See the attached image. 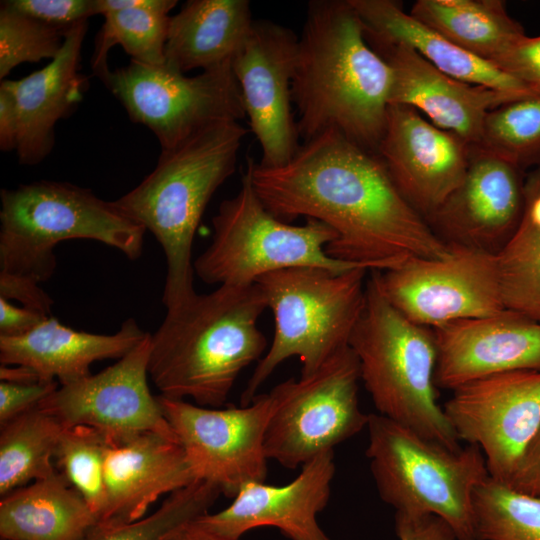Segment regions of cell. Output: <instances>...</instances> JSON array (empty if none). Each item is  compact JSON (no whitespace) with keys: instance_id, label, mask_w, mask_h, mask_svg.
Instances as JSON below:
<instances>
[{"instance_id":"obj_1","label":"cell","mask_w":540,"mask_h":540,"mask_svg":"<svg viewBox=\"0 0 540 540\" xmlns=\"http://www.w3.org/2000/svg\"><path fill=\"white\" fill-rule=\"evenodd\" d=\"M267 209L290 221L300 216L328 225L333 259L384 271L412 258H442L445 243L400 193L378 154L335 130L303 142L286 164L247 161Z\"/></svg>"},{"instance_id":"obj_2","label":"cell","mask_w":540,"mask_h":540,"mask_svg":"<svg viewBox=\"0 0 540 540\" xmlns=\"http://www.w3.org/2000/svg\"><path fill=\"white\" fill-rule=\"evenodd\" d=\"M392 69L368 43L349 0H312L298 41L292 101L300 139L335 130L377 154Z\"/></svg>"},{"instance_id":"obj_3","label":"cell","mask_w":540,"mask_h":540,"mask_svg":"<svg viewBox=\"0 0 540 540\" xmlns=\"http://www.w3.org/2000/svg\"><path fill=\"white\" fill-rule=\"evenodd\" d=\"M266 308L255 283L220 285L167 310L151 334L148 364L161 395L221 407L239 374L264 355L267 340L258 320Z\"/></svg>"},{"instance_id":"obj_4","label":"cell","mask_w":540,"mask_h":540,"mask_svg":"<svg viewBox=\"0 0 540 540\" xmlns=\"http://www.w3.org/2000/svg\"><path fill=\"white\" fill-rule=\"evenodd\" d=\"M247 130L238 121L212 124L169 150L132 190L113 201L150 231L167 265L162 302L172 310L193 297V240L216 192L235 171Z\"/></svg>"},{"instance_id":"obj_5","label":"cell","mask_w":540,"mask_h":540,"mask_svg":"<svg viewBox=\"0 0 540 540\" xmlns=\"http://www.w3.org/2000/svg\"><path fill=\"white\" fill-rule=\"evenodd\" d=\"M0 200V274L47 281L56 246L72 239L103 243L130 260L142 254L146 230L91 189L40 180L3 188Z\"/></svg>"},{"instance_id":"obj_6","label":"cell","mask_w":540,"mask_h":540,"mask_svg":"<svg viewBox=\"0 0 540 540\" xmlns=\"http://www.w3.org/2000/svg\"><path fill=\"white\" fill-rule=\"evenodd\" d=\"M360 379L379 414L449 449L460 440L437 402V345L433 330L415 323L366 283L362 314L349 340Z\"/></svg>"},{"instance_id":"obj_7","label":"cell","mask_w":540,"mask_h":540,"mask_svg":"<svg viewBox=\"0 0 540 540\" xmlns=\"http://www.w3.org/2000/svg\"><path fill=\"white\" fill-rule=\"evenodd\" d=\"M368 271L292 267L256 281L273 314L274 335L241 394L242 406L285 360L297 357L301 376H309L349 346L365 305Z\"/></svg>"},{"instance_id":"obj_8","label":"cell","mask_w":540,"mask_h":540,"mask_svg":"<svg viewBox=\"0 0 540 540\" xmlns=\"http://www.w3.org/2000/svg\"><path fill=\"white\" fill-rule=\"evenodd\" d=\"M366 456L379 496L396 514L435 515L456 540H477L472 495L489 476L481 449L453 450L381 414H369Z\"/></svg>"},{"instance_id":"obj_9","label":"cell","mask_w":540,"mask_h":540,"mask_svg":"<svg viewBox=\"0 0 540 540\" xmlns=\"http://www.w3.org/2000/svg\"><path fill=\"white\" fill-rule=\"evenodd\" d=\"M212 226L211 243L194 261V271L208 284L249 286L268 273L292 267L368 269L326 253V246L336 239L328 225L314 219L292 225L271 213L247 168L239 191L220 203Z\"/></svg>"},{"instance_id":"obj_10","label":"cell","mask_w":540,"mask_h":540,"mask_svg":"<svg viewBox=\"0 0 540 540\" xmlns=\"http://www.w3.org/2000/svg\"><path fill=\"white\" fill-rule=\"evenodd\" d=\"M360 380L357 357L347 346L315 373L276 385L264 440L267 459L294 469L367 427Z\"/></svg>"},{"instance_id":"obj_11","label":"cell","mask_w":540,"mask_h":540,"mask_svg":"<svg viewBox=\"0 0 540 540\" xmlns=\"http://www.w3.org/2000/svg\"><path fill=\"white\" fill-rule=\"evenodd\" d=\"M130 119L149 128L161 150L174 148L218 122L239 121L245 110L231 61L186 76L164 65L131 60L97 75Z\"/></svg>"},{"instance_id":"obj_12","label":"cell","mask_w":540,"mask_h":540,"mask_svg":"<svg viewBox=\"0 0 540 540\" xmlns=\"http://www.w3.org/2000/svg\"><path fill=\"white\" fill-rule=\"evenodd\" d=\"M448 245L442 258H412L389 270H372L385 298L410 320L432 329L506 310L496 253Z\"/></svg>"},{"instance_id":"obj_13","label":"cell","mask_w":540,"mask_h":540,"mask_svg":"<svg viewBox=\"0 0 540 540\" xmlns=\"http://www.w3.org/2000/svg\"><path fill=\"white\" fill-rule=\"evenodd\" d=\"M157 397L195 480L210 482L232 498L248 483L265 482L264 440L274 408L270 393L228 408Z\"/></svg>"},{"instance_id":"obj_14","label":"cell","mask_w":540,"mask_h":540,"mask_svg":"<svg viewBox=\"0 0 540 540\" xmlns=\"http://www.w3.org/2000/svg\"><path fill=\"white\" fill-rule=\"evenodd\" d=\"M443 409L459 440L478 446L506 483L540 428V371L496 373L456 388Z\"/></svg>"},{"instance_id":"obj_15","label":"cell","mask_w":540,"mask_h":540,"mask_svg":"<svg viewBox=\"0 0 540 540\" xmlns=\"http://www.w3.org/2000/svg\"><path fill=\"white\" fill-rule=\"evenodd\" d=\"M299 37L269 20H254L231 59L251 132L261 147L260 165L290 161L301 144L293 113L292 80Z\"/></svg>"},{"instance_id":"obj_16","label":"cell","mask_w":540,"mask_h":540,"mask_svg":"<svg viewBox=\"0 0 540 540\" xmlns=\"http://www.w3.org/2000/svg\"><path fill=\"white\" fill-rule=\"evenodd\" d=\"M151 334L116 363L77 381L60 385L40 406L66 427L83 425L107 441L146 432L175 435L158 397L148 386Z\"/></svg>"},{"instance_id":"obj_17","label":"cell","mask_w":540,"mask_h":540,"mask_svg":"<svg viewBox=\"0 0 540 540\" xmlns=\"http://www.w3.org/2000/svg\"><path fill=\"white\" fill-rule=\"evenodd\" d=\"M471 146L416 109L390 105L377 154L403 197L427 220L462 182Z\"/></svg>"},{"instance_id":"obj_18","label":"cell","mask_w":540,"mask_h":540,"mask_svg":"<svg viewBox=\"0 0 540 540\" xmlns=\"http://www.w3.org/2000/svg\"><path fill=\"white\" fill-rule=\"evenodd\" d=\"M525 177L523 170L472 144L462 182L426 221L447 244L497 253L522 220Z\"/></svg>"},{"instance_id":"obj_19","label":"cell","mask_w":540,"mask_h":540,"mask_svg":"<svg viewBox=\"0 0 540 540\" xmlns=\"http://www.w3.org/2000/svg\"><path fill=\"white\" fill-rule=\"evenodd\" d=\"M301 472L282 486L251 482L244 485L225 509L198 517L207 529L240 540L258 527L278 528L291 540H330L317 523L327 505L335 474L334 452L329 450L301 466Z\"/></svg>"},{"instance_id":"obj_20","label":"cell","mask_w":540,"mask_h":540,"mask_svg":"<svg viewBox=\"0 0 540 540\" xmlns=\"http://www.w3.org/2000/svg\"><path fill=\"white\" fill-rule=\"evenodd\" d=\"M435 384L451 389L484 376L540 371V323L510 310L432 329Z\"/></svg>"},{"instance_id":"obj_21","label":"cell","mask_w":540,"mask_h":540,"mask_svg":"<svg viewBox=\"0 0 540 540\" xmlns=\"http://www.w3.org/2000/svg\"><path fill=\"white\" fill-rule=\"evenodd\" d=\"M372 48L392 69L390 105L421 111L431 123L470 144L480 142L489 111L523 98L456 79L403 44Z\"/></svg>"},{"instance_id":"obj_22","label":"cell","mask_w":540,"mask_h":540,"mask_svg":"<svg viewBox=\"0 0 540 540\" xmlns=\"http://www.w3.org/2000/svg\"><path fill=\"white\" fill-rule=\"evenodd\" d=\"M104 481L106 504L98 524L139 520L161 496L195 478L175 435L146 432L106 440Z\"/></svg>"},{"instance_id":"obj_23","label":"cell","mask_w":540,"mask_h":540,"mask_svg":"<svg viewBox=\"0 0 540 540\" xmlns=\"http://www.w3.org/2000/svg\"><path fill=\"white\" fill-rule=\"evenodd\" d=\"M87 27L83 21L70 28L59 54L42 69L19 80L1 81L15 99L19 121L16 152L22 165H36L50 154L56 123L83 100L88 79L80 71V59Z\"/></svg>"},{"instance_id":"obj_24","label":"cell","mask_w":540,"mask_h":540,"mask_svg":"<svg viewBox=\"0 0 540 540\" xmlns=\"http://www.w3.org/2000/svg\"><path fill=\"white\" fill-rule=\"evenodd\" d=\"M147 335L134 318L113 334L77 331L49 316L29 333L0 336V362L33 369L41 381L65 385L89 376L92 363L120 359Z\"/></svg>"},{"instance_id":"obj_25","label":"cell","mask_w":540,"mask_h":540,"mask_svg":"<svg viewBox=\"0 0 540 540\" xmlns=\"http://www.w3.org/2000/svg\"><path fill=\"white\" fill-rule=\"evenodd\" d=\"M372 47L406 45L442 72L471 84L520 97L535 95L492 63L459 48L403 10L396 0H349Z\"/></svg>"},{"instance_id":"obj_26","label":"cell","mask_w":540,"mask_h":540,"mask_svg":"<svg viewBox=\"0 0 540 540\" xmlns=\"http://www.w3.org/2000/svg\"><path fill=\"white\" fill-rule=\"evenodd\" d=\"M254 20L248 0H190L170 18L165 65L180 73L231 61Z\"/></svg>"},{"instance_id":"obj_27","label":"cell","mask_w":540,"mask_h":540,"mask_svg":"<svg viewBox=\"0 0 540 540\" xmlns=\"http://www.w3.org/2000/svg\"><path fill=\"white\" fill-rule=\"evenodd\" d=\"M97 519L59 471L1 497V540H85Z\"/></svg>"},{"instance_id":"obj_28","label":"cell","mask_w":540,"mask_h":540,"mask_svg":"<svg viewBox=\"0 0 540 540\" xmlns=\"http://www.w3.org/2000/svg\"><path fill=\"white\" fill-rule=\"evenodd\" d=\"M409 13L459 48L490 63L526 35L502 0H418Z\"/></svg>"},{"instance_id":"obj_29","label":"cell","mask_w":540,"mask_h":540,"mask_svg":"<svg viewBox=\"0 0 540 540\" xmlns=\"http://www.w3.org/2000/svg\"><path fill=\"white\" fill-rule=\"evenodd\" d=\"M176 4V0H97L98 14L105 21L91 60L94 74L109 68L108 53L114 45H120L133 61L164 65L168 14Z\"/></svg>"},{"instance_id":"obj_30","label":"cell","mask_w":540,"mask_h":540,"mask_svg":"<svg viewBox=\"0 0 540 540\" xmlns=\"http://www.w3.org/2000/svg\"><path fill=\"white\" fill-rule=\"evenodd\" d=\"M66 427L40 405L1 425L0 495L55 474L52 459Z\"/></svg>"},{"instance_id":"obj_31","label":"cell","mask_w":540,"mask_h":540,"mask_svg":"<svg viewBox=\"0 0 540 540\" xmlns=\"http://www.w3.org/2000/svg\"><path fill=\"white\" fill-rule=\"evenodd\" d=\"M477 540H540V497L488 476L472 495Z\"/></svg>"},{"instance_id":"obj_32","label":"cell","mask_w":540,"mask_h":540,"mask_svg":"<svg viewBox=\"0 0 540 540\" xmlns=\"http://www.w3.org/2000/svg\"><path fill=\"white\" fill-rule=\"evenodd\" d=\"M496 257L504 308L540 323V227L523 216Z\"/></svg>"},{"instance_id":"obj_33","label":"cell","mask_w":540,"mask_h":540,"mask_svg":"<svg viewBox=\"0 0 540 540\" xmlns=\"http://www.w3.org/2000/svg\"><path fill=\"white\" fill-rule=\"evenodd\" d=\"M476 145L523 171L540 168V94L489 111Z\"/></svg>"},{"instance_id":"obj_34","label":"cell","mask_w":540,"mask_h":540,"mask_svg":"<svg viewBox=\"0 0 540 540\" xmlns=\"http://www.w3.org/2000/svg\"><path fill=\"white\" fill-rule=\"evenodd\" d=\"M220 494L216 485L195 480L169 494L150 515L126 523H97L85 540H164L180 526L209 513Z\"/></svg>"},{"instance_id":"obj_35","label":"cell","mask_w":540,"mask_h":540,"mask_svg":"<svg viewBox=\"0 0 540 540\" xmlns=\"http://www.w3.org/2000/svg\"><path fill=\"white\" fill-rule=\"evenodd\" d=\"M105 437L94 428H65L55 453L58 468L82 495L97 522L106 504L104 481Z\"/></svg>"},{"instance_id":"obj_36","label":"cell","mask_w":540,"mask_h":540,"mask_svg":"<svg viewBox=\"0 0 540 540\" xmlns=\"http://www.w3.org/2000/svg\"><path fill=\"white\" fill-rule=\"evenodd\" d=\"M66 31L0 6V79L24 62L53 60L62 49Z\"/></svg>"},{"instance_id":"obj_37","label":"cell","mask_w":540,"mask_h":540,"mask_svg":"<svg viewBox=\"0 0 540 540\" xmlns=\"http://www.w3.org/2000/svg\"><path fill=\"white\" fill-rule=\"evenodd\" d=\"M9 8L45 24L68 31L98 14L97 0H6Z\"/></svg>"},{"instance_id":"obj_38","label":"cell","mask_w":540,"mask_h":540,"mask_svg":"<svg viewBox=\"0 0 540 540\" xmlns=\"http://www.w3.org/2000/svg\"><path fill=\"white\" fill-rule=\"evenodd\" d=\"M492 64L540 94V36H524Z\"/></svg>"},{"instance_id":"obj_39","label":"cell","mask_w":540,"mask_h":540,"mask_svg":"<svg viewBox=\"0 0 540 540\" xmlns=\"http://www.w3.org/2000/svg\"><path fill=\"white\" fill-rule=\"evenodd\" d=\"M57 381L18 384L0 381V426L37 407L58 389Z\"/></svg>"},{"instance_id":"obj_40","label":"cell","mask_w":540,"mask_h":540,"mask_svg":"<svg viewBox=\"0 0 540 540\" xmlns=\"http://www.w3.org/2000/svg\"><path fill=\"white\" fill-rule=\"evenodd\" d=\"M0 297L15 299L25 308L51 316L53 300L36 282L0 274Z\"/></svg>"},{"instance_id":"obj_41","label":"cell","mask_w":540,"mask_h":540,"mask_svg":"<svg viewBox=\"0 0 540 540\" xmlns=\"http://www.w3.org/2000/svg\"><path fill=\"white\" fill-rule=\"evenodd\" d=\"M395 529L399 540H456L450 526L435 515L395 514Z\"/></svg>"},{"instance_id":"obj_42","label":"cell","mask_w":540,"mask_h":540,"mask_svg":"<svg viewBox=\"0 0 540 540\" xmlns=\"http://www.w3.org/2000/svg\"><path fill=\"white\" fill-rule=\"evenodd\" d=\"M510 488L540 497V428L522 455L510 479Z\"/></svg>"},{"instance_id":"obj_43","label":"cell","mask_w":540,"mask_h":540,"mask_svg":"<svg viewBox=\"0 0 540 540\" xmlns=\"http://www.w3.org/2000/svg\"><path fill=\"white\" fill-rule=\"evenodd\" d=\"M48 317L25 307H16L9 300L0 297V336L2 337L25 335Z\"/></svg>"},{"instance_id":"obj_44","label":"cell","mask_w":540,"mask_h":540,"mask_svg":"<svg viewBox=\"0 0 540 540\" xmlns=\"http://www.w3.org/2000/svg\"><path fill=\"white\" fill-rule=\"evenodd\" d=\"M19 136V121L15 99L11 91L0 84V149L4 152L16 150Z\"/></svg>"},{"instance_id":"obj_45","label":"cell","mask_w":540,"mask_h":540,"mask_svg":"<svg viewBox=\"0 0 540 540\" xmlns=\"http://www.w3.org/2000/svg\"><path fill=\"white\" fill-rule=\"evenodd\" d=\"M164 540H237L219 535L206 527H204L199 521L198 517L185 523L171 534H169Z\"/></svg>"},{"instance_id":"obj_46","label":"cell","mask_w":540,"mask_h":540,"mask_svg":"<svg viewBox=\"0 0 540 540\" xmlns=\"http://www.w3.org/2000/svg\"><path fill=\"white\" fill-rule=\"evenodd\" d=\"M0 380L18 384H30L41 381L38 374L27 366L3 364L0 366Z\"/></svg>"}]
</instances>
